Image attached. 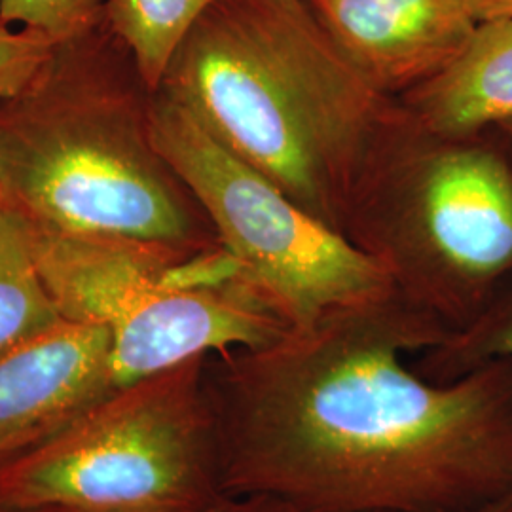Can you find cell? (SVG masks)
I'll list each match as a JSON object with an SVG mask.
<instances>
[{"label":"cell","instance_id":"9","mask_svg":"<svg viewBox=\"0 0 512 512\" xmlns=\"http://www.w3.org/2000/svg\"><path fill=\"white\" fill-rule=\"evenodd\" d=\"M399 101L421 128L444 135L512 120V19L480 23L446 71Z\"/></svg>","mask_w":512,"mask_h":512},{"label":"cell","instance_id":"17","mask_svg":"<svg viewBox=\"0 0 512 512\" xmlns=\"http://www.w3.org/2000/svg\"><path fill=\"white\" fill-rule=\"evenodd\" d=\"M0 512H73L65 511V509H54V507H19L12 505L4 499H0Z\"/></svg>","mask_w":512,"mask_h":512},{"label":"cell","instance_id":"2","mask_svg":"<svg viewBox=\"0 0 512 512\" xmlns=\"http://www.w3.org/2000/svg\"><path fill=\"white\" fill-rule=\"evenodd\" d=\"M158 92L344 238L363 186L412 122L349 63L306 0H217Z\"/></svg>","mask_w":512,"mask_h":512},{"label":"cell","instance_id":"8","mask_svg":"<svg viewBox=\"0 0 512 512\" xmlns=\"http://www.w3.org/2000/svg\"><path fill=\"white\" fill-rule=\"evenodd\" d=\"M378 92L403 97L446 71L475 35L465 0H306Z\"/></svg>","mask_w":512,"mask_h":512},{"label":"cell","instance_id":"14","mask_svg":"<svg viewBox=\"0 0 512 512\" xmlns=\"http://www.w3.org/2000/svg\"><path fill=\"white\" fill-rule=\"evenodd\" d=\"M52 46L54 40L37 31L0 23V99L18 92L37 73Z\"/></svg>","mask_w":512,"mask_h":512},{"label":"cell","instance_id":"11","mask_svg":"<svg viewBox=\"0 0 512 512\" xmlns=\"http://www.w3.org/2000/svg\"><path fill=\"white\" fill-rule=\"evenodd\" d=\"M59 321L40 281L25 224L4 211L0 217V353Z\"/></svg>","mask_w":512,"mask_h":512},{"label":"cell","instance_id":"16","mask_svg":"<svg viewBox=\"0 0 512 512\" xmlns=\"http://www.w3.org/2000/svg\"><path fill=\"white\" fill-rule=\"evenodd\" d=\"M476 23L512 19V0H465Z\"/></svg>","mask_w":512,"mask_h":512},{"label":"cell","instance_id":"15","mask_svg":"<svg viewBox=\"0 0 512 512\" xmlns=\"http://www.w3.org/2000/svg\"><path fill=\"white\" fill-rule=\"evenodd\" d=\"M219 512H310L291 505L287 501L266 495H243L228 497L219 507Z\"/></svg>","mask_w":512,"mask_h":512},{"label":"cell","instance_id":"1","mask_svg":"<svg viewBox=\"0 0 512 512\" xmlns=\"http://www.w3.org/2000/svg\"><path fill=\"white\" fill-rule=\"evenodd\" d=\"M454 332L395 287L270 346L209 355L228 497L310 512H482L512 494V359L435 384Z\"/></svg>","mask_w":512,"mask_h":512},{"label":"cell","instance_id":"4","mask_svg":"<svg viewBox=\"0 0 512 512\" xmlns=\"http://www.w3.org/2000/svg\"><path fill=\"white\" fill-rule=\"evenodd\" d=\"M346 239L452 332L512 287V135L410 126L366 181Z\"/></svg>","mask_w":512,"mask_h":512},{"label":"cell","instance_id":"10","mask_svg":"<svg viewBox=\"0 0 512 512\" xmlns=\"http://www.w3.org/2000/svg\"><path fill=\"white\" fill-rule=\"evenodd\" d=\"M217 0H107L103 21L128 48L156 93L169 61L194 23Z\"/></svg>","mask_w":512,"mask_h":512},{"label":"cell","instance_id":"19","mask_svg":"<svg viewBox=\"0 0 512 512\" xmlns=\"http://www.w3.org/2000/svg\"><path fill=\"white\" fill-rule=\"evenodd\" d=\"M4 211H6V209H4V200H2V192H0V217H2Z\"/></svg>","mask_w":512,"mask_h":512},{"label":"cell","instance_id":"7","mask_svg":"<svg viewBox=\"0 0 512 512\" xmlns=\"http://www.w3.org/2000/svg\"><path fill=\"white\" fill-rule=\"evenodd\" d=\"M109 332L59 321L0 353V475L116 387Z\"/></svg>","mask_w":512,"mask_h":512},{"label":"cell","instance_id":"6","mask_svg":"<svg viewBox=\"0 0 512 512\" xmlns=\"http://www.w3.org/2000/svg\"><path fill=\"white\" fill-rule=\"evenodd\" d=\"M150 126L241 279L291 329L393 289L374 258L310 217L164 93H154Z\"/></svg>","mask_w":512,"mask_h":512},{"label":"cell","instance_id":"18","mask_svg":"<svg viewBox=\"0 0 512 512\" xmlns=\"http://www.w3.org/2000/svg\"><path fill=\"white\" fill-rule=\"evenodd\" d=\"M499 126H501V128L507 129V131H509V133L512 135V120H507V122H503V124H499Z\"/></svg>","mask_w":512,"mask_h":512},{"label":"cell","instance_id":"12","mask_svg":"<svg viewBox=\"0 0 512 512\" xmlns=\"http://www.w3.org/2000/svg\"><path fill=\"white\" fill-rule=\"evenodd\" d=\"M495 359H512V287L473 325L454 332L442 346L423 351L414 370L429 382L446 384ZM482 512H512V494Z\"/></svg>","mask_w":512,"mask_h":512},{"label":"cell","instance_id":"20","mask_svg":"<svg viewBox=\"0 0 512 512\" xmlns=\"http://www.w3.org/2000/svg\"><path fill=\"white\" fill-rule=\"evenodd\" d=\"M205 512H219V507H217V509H213V511H205Z\"/></svg>","mask_w":512,"mask_h":512},{"label":"cell","instance_id":"13","mask_svg":"<svg viewBox=\"0 0 512 512\" xmlns=\"http://www.w3.org/2000/svg\"><path fill=\"white\" fill-rule=\"evenodd\" d=\"M107 0H0V23L50 40L74 37L103 19Z\"/></svg>","mask_w":512,"mask_h":512},{"label":"cell","instance_id":"3","mask_svg":"<svg viewBox=\"0 0 512 512\" xmlns=\"http://www.w3.org/2000/svg\"><path fill=\"white\" fill-rule=\"evenodd\" d=\"M154 92L107 23L57 40L0 99V192L25 224L188 253L220 247L202 205L152 139Z\"/></svg>","mask_w":512,"mask_h":512},{"label":"cell","instance_id":"5","mask_svg":"<svg viewBox=\"0 0 512 512\" xmlns=\"http://www.w3.org/2000/svg\"><path fill=\"white\" fill-rule=\"evenodd\" d=\"M207 357L110 391L6 469L0 475V499L73 512L220 507L228 495L205 384Z\"/></svg>","mask_w":512,"mask_h":512}]
</instances>
